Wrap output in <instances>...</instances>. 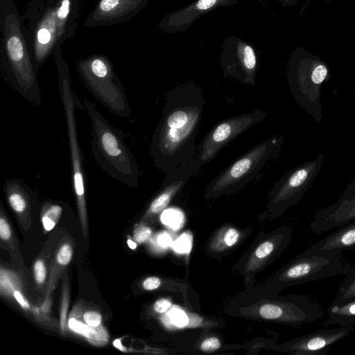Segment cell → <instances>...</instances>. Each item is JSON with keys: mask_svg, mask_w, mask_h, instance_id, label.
Listing matches in <instances>:
<instances>
[{"mask_svg": "<svg viewBox=\"0 0 355 355\" xmlns=\"http://www.w3.org/2000/svg\"><path fill=\"white\" fill-rule=\"evenodd\" d=\"M266 116V112L255 110L253 112L239 114L220 122L201 141L197 148L196 158L191 164L199 171L223 148L241 133L261 122Z\"/></svg>", "mask_w": 355, "mask_h": 355, "instance_id": "obj_9", "label": "cell"}, {"mask_svg": "<svg viewBox=\"0 0 355 355\" xmlns=\"http://www.w3.org/2000/svg\"><path fill=\"white\" fill-rule=\"evenodd\" d=\"M127 243H128V247L132 249V250H135L137 247V244L135 242L132 241V240L130 239H128L127 241Z\"/></svg>", "mask_w": 355, "mask_h": 355, "instance_id": "obj_36", "label": "cell"}, {"mask_svg": "<svg viewBox=\"0 0 355 355\" xmlns=\"http://www.w3.org/2000/svg\"><path fill=\"white\" fill-rule=\"evenodd\" d=\"M179 214L173 210L166 211L162 214V220L166 224L171 225L173 227L179 223Z\"/></svg>", "mask_w": 355, "mask_h": 355, "instance_id": "obj_27", "label": "cell"}, {"mask_svg": "<svg viewBox=\"0 0 355 355\" xmlns=\"http://www.w3.org/2000/svg\"><path fill=\"white\" fill-rule=\"evenodd\" d=\"M220 347V340L215 337L205 339L200 345V349L205 352H212Z\"/></svg>", "mask_w": 355, "mask_h": 355, "instance_id": "obj_26", "label": "cell"}, {"mask_svg": "<svg viewBox=\"0 0 355 355\" xmlns=\"http://www.w3.org/2000/svg\"><path fill=\"white\" fill-rule=\"evenodd\" d=\"M354 325L323 329L297 337L284 345V351L300 355H325L330 347L347 337Z\"/></svg>", "mask_w": 355, "mask_h": 355, "instance_id": "obj_13", "label": "cell"}, {"mask_svg": "<svg viewBox=\"0 0 355 355\" xmlns=\"http://www.w3.org/2000/svg\"><path fill=\"white\" fill-rule=\"evenodd\" d=\"M83 104L92 122L91 149L98 166L114 180L129 187L139 184L140 171L122 136L87 98Z\"/></svg>", "mask_w": 355, "mask_h": 355, "instance_id": "obj_4", "label": "cell"}, {"mask_svg": "<svg viewBox=\"0 0 355 355\" xmlns=\"http://www.w3.org/2000/svg\"><path fill=\"white\" fill-rule=\"evenodd\" d=\"M0 237L1 243L5 245V248L11 255L15 256L16 259L17 256L20 257L17 241L7 219L2 203L0 206Z\"/></svg>", "mask_w": 355, "mask_h": 355, "instance_id": "obj_18", "label": "cell"}, {"mask_svg": "<svg viewBox=\"0 0 355 355\" xmlns=\"http://www.w3.org/2000/svg\"><path fill=\"white\" fill-rule=\"evenodd\" d=\"M64 206L51 200L43 203L41 210L42 223L46 231L51 230L61 218Z\"/></svg>", "mask_w": 355, "mask_h": 355, "instance_id": "obj_19", "label": "cell"}, {"mask_svg": "<svg viewBox=\"0 0 355 355\" xmlns=\"http://www.w3.org/2000/svg\"><path fill=\"white\" fill-rule=\"evenodd\" d=\"M171 318L173 320V322L178 325H183L187 321V318L185 316V315L179 310H175L172 313Z\"/></svg>", "mask_w": 355, "mask_h": 355, "instance_id": "obj_32", "label": "cell"}, {"mask_svg": "<svg viewBox=\"0 0 355 355\" xmlns=\"http://www.w3.org/2000/svg\"><path fill=\"white\" fill-rule=\"evenodd\" d=\"M351 269V266L343 263L338 254L303 252L284 268L278 278L280 284L288 286L347 274Z\"/></svg>", "mask_w": 355, "mask_h": 355, "instance_id": "obj_8", "label": "cell"}, {"mask_svg": "<svg viewBox=\"0 0 355 355\" xmlns=\"http://www.w3.org/2000/svg\"><path fill=\"white\" fill-rule=\"evenodd\" d=\"M84 322L91 327H98L102 321L101 315L95 311H87L83 315Z\"/></svg>", "mask_w": 355, "mask_h": 355, "instance_id": "obj_23", "label": "cell"}, {"mask_svg": "<svg viewBox=\"0 0 355 355\" xmlns=\"http://www.w3.org/2000/svg\"><path fill=\"white\" fill-rule=\"evenodd\" d=\"M161 284L160 279L157 277H149L143 282V287L147 291H153L157 288Z\"/></svg>", "mask_w": 355, "mask_h": 355, "instance_id": "obj_28", "label": "cell"}, {"mask_svg": "<svg viewBox=\"0 0 355 355\" xmlns=\"http://www.w3.org/2000/svg\"><path fill=\"white\" fill-rule=\"evenodd\" d=\"M151 233V230L148 227L139 225L135 228L133 232V237L137 243H142L149 239Z\"/></svg>", "mask_w": 355, "mask_h": 355, "instance_id": "obj_24", "label": "cell"}, {"mask_svg": "<svg viewBox=\"0 0 355 355\" xmlns=\"http://www.w3.org/2000/svg\"><path fill=\"white\" fill-rule=\"evenodd\" d=\"M46 255H41L33 265V274L35 282L40 288H43L46 284L47 264Z\"/></svg>", "mask_w": 355, "mask_h": 355, "instance_id": "obj_21", "label": "cell"}, {"mask_svg": "<svg viewBox=\"0 0 355 355\" xmlns=\"http://www.w3.org/2000/svg\"><path fill=\"white\" fill-rule=\"evenodd\" d=\"M58 71V89L64 112L71 170V184L76 200L83 235L87 236V215L86 206V178L84 157L78 139L75 109H86L72 89L69 68L65 61L62 47L53 55Z\"/></svg>", "mask_w": 355, "mask_h": 355, "instance_id": "obj_5", "label": "cell"}, {"mask_svg": "<svg viewBox=\"0 0 355 355\" xmlns=\"http://www.w3.org/2000/svg\"><path fill=\"white\" fill-rule=\"evenodd\" d=\"M171 303L169 300L166 298H162L157 300L154 305V310L159 313H164L168 310V309L171 306Z\"/></svg>", "mask_w": 355, "mask_h": 355, "instance_id": "obj_30", "label": "cell"}, {"mask_svg": "<svg viewBox=\"0 0 355 355\" xmlns=\"http://www.w3.org/2000/svg\"><path fill=\"white\" fill-rule=\"evenodd\" d=\"M282 144V137L274 136L251 148L209 182L205 196L217 197L243 188L275 158Z\"/></svg>", "mask_w": 355, "mask_h": 355, "instance_id": "obj_7", "label": "cell"}, {"mask_svg": "<svg viewBox=\"0 0 355 355\" xmlns=\"http://www.w3.org/2000/svg\"><path fill=\"white\" fill-rule=\"evenodd\" d=\"M323 162L324 155L320 153L316 158L286 172L276 182L271 191L272 206L280 213L297 203L311 187Z\"/></svg>", "mask_w": 355, "mask_h": 355, "instance_id": "obj_10", "label": "cell"}, {"mask_svg": "<svg viewBox=\"0 0 355 355\" xmlns=\"http://www.w3.org/2000/svg\"><path fill=\"white\" fill-rule=\"evenodd\" d=\"M85 0H28L21 15L36 70L76 33Z\"/></svg>", "mask_w": 355, "mask_h": 355, "instance_id": "obj_2", "label": "cell"}, {"mask_svg": "<svg viewBox=\"0 0 355 355\" xmlns=\"http://www.w3.org/2000/svg\"><path fill=\"white\" fill-rule=\"evenodd\" d=\"M5 198L20 224L28 230L32 223L35 198L33 191L24 181L8 178L4 182Z\"/></svg>", "mask_w": 355, "mask_h": 355, "instance_id": "obj_14", "label": "cell"}, {"mask_svg": "<svg viewBox=\"0 0 355 355\" xmlns=\"http://www.w3.org/2000/svg\"><path fill=\"white\" fill-rule=\"evenodd\" d=\"M0 60L6 80L37 107L42 95L21 15L13 0H0Z\"/></svg>", "mask_w": 355, "mask_h": 355, "instance_id": "obj_3", "label": "cell"}, {"mask_svg": "<svg viewBox=\"0 0 355 355\" xmlns=\"http://www.w3.org/2000/svg\"><path fill=\"white\" fill-rule=\"evenodd\" d=\"M239 234L234 228H230L225 235V242L227 246L234 245L238 241Z\"/></svg>", "mask_w": 355, "mask_h": 355, "instance_id": "obj_29", "label": "cell"}, {"mask_svg": "<svg viewBox=\"0 0 355 355\" xmlns=\"http://www.w3.org/2000/svg\"><path fill=\"white\" fill-rule=\"evenodd\" d=\"M217 0H199L197 3V8L201 10H205L214 6Z\"/></svg>", "mask_w": 355, "mask_h": 355, "instance_id": "obj_33", "label": "cell"}, {"mask_svg": "<svg viewBox=\"0 0 355 355\" xmlns=\"http://www.w3.org/2000/svg\"><path fill=\"white\" fill-rule=\"evenodd\" d=\"M76 68L87 89L109 111L120 117L130 116L125 88L107 56L98 53L77 60Z\"/></svg>", "mask_w": 355, "mask_h": 355, "instance_id": "obj_6", "label": "cell"}, {"mask_svg": "<svg viewBox=\"0 0 355 355\" xmlns=\"http://www.w3.org/2000/svg\"><path fill=\"white\" fill-rule=\"evenodd\" d=\"M205 105L202 90L191 83L166 94L150 146L155 166L165 174L186 168L194 161V139Z\"/></svg>", "mask_w": 355, "mask_h": 355, "instance_id": "obj_1", "label": "cell"}, {"mask_svg": "<svg viewBox=\"0 0 355 355\" xmlns=\"http://www.w3.org/2000/svg\"><path fill=\"white\" fill-rule=\"evenodd\" d=\"M13 296L17 300V302L20 304V306L25 310L30 309V304L26 299L24 297L23 294L19 291V290H15L13 292Z\"/></svg>", "mask_w": 355, "mask_h": 355, "instance_id": "obj_31", "label": "cell"}, {"mask_svg": "<svg viewBox=\"0 0 355 355\" xmlns=\"http://www.w3.org/2000/svg\"><path fill=\"white\" fill-rule=\"evenodd\" d=\"M190 246L189 242L185 238H180L175 245V248L178 251L185 252Z\"/></svg>", "mask_w": 355, "mask_h": 355, "instance_id": "obj_34", "label": "cell"}, {"mask_svg": "<svg viewBox=\"0 0 355 355\" xmlns=\"http://www.w3.org/2000/svg\"><path fill=\"white\" fill-rule=\"evenodd\" d=\"M355 300V268L351 269L340 286L331 304H343Z\"/></svg>", "mask_w": 355, "mask_h": 355, "instance_id": "obj_20", "label": "cell"}, {"mask_svg": "<svg viewBox=\"0 0 355 355\" xmlns=\"http://www.w3.org/2000/svg\"><path fill=\"white\" fill-rule=\"evenodd\" d=\"M355 220V176L338 200L320 209L310 223L311 230L319 234Z\"/></svg>", "mask_w": 355, "mask_h": 355, "instance_id": "obj_11", "label": "cell"}, {"mask_svg": "<svg viewBox=\"0 0 355 355\" xmlns=\"http://www.w3.org/2000/svg\"><path fill=\"white\" fill-rule=\"evenodd\" d=\"M345 250H355V220L338 227L335 232L311 245L304 252L336 255Z\"/></svg>", "mask_w": 355, "mask_h": 355, "instance_id": "obj_15", "label": "cell"}, {"mask_svg": "<svg viewBox=\"0 0 355 355\" xmlns=\"http://www.w3.org/2000/svg\"><path fill=\"white\" fill-rule=\"evenodd\" d=\"M147 1L98 0L84 21L83 26H110L125 23L139 12Z\"/></svg>", "mask_w": 355, "mask_h": 355, "instance_id": "obj_12", "label": "cell"}, {"mask_svg": "<svg viewBox=\"0 0 355 355\" xmlns=\"http://www.w3.org/2000/svg\"><path fill=\"white\" fill-rule=\"evenodd\" d=\"M275 244L270 241H266L260 244L255 250L254 254L257 258L262 259L269 256L275 250Z\"/></svg>", "mask_w": 355, "mask_h": 355, "instance_id": "obj_25", "label": "cell"}, {"mask_svg": "<svg viewBox=\"0 0 355 355\" xmlns=\"http://www.w3.org/2000/svg\"><path fill=\"white\" fill-rule=\"evenodd\" d=\"M159 241L161 245H167L171 241L170 237L166 234H162L159 238Z\"/></svg>", "mask_w": 355, "mask_h": 355, "instance_id": "obj_35", "label": "cell"}, {"mask_svg": "<svg viewBox=\"0 0 355 355\" xmlns=\"http://www.w3.org/2000/svg\"><path fill=\"white\" fill-rule=\"evenodd\" d=\"M72 256L73 248L70 242L65 241L58 245L50 268L46 286L47 295L55 288L62 273L71 261Z\"/></svg>", "mask_w": 355, "mask_h": 355, "instance_id": "obj_16", "label": "cell"}, {"mask_svg": "<svg viewBox=\"0 0 355 355\" xmlns=\"http://www.w3.org/2000/svg\"><path fill=\"white\" fill-rule=\"evenodd\" d=\"M243 60L246 71L254 80V70L257 64V60L253 49L251 46H245L244 48Z\"/></svg>", "mask_w": 355, "mask_h": 355, "instance_id": "obj_22", "label": "cell"}, {"mask_svg": "<svg viewBox=\"0 0 355 355\" xmlns=\"http://www.w3.org/2000/svg\"><path fill=\"white\" fill-rule=\"evenodd\" d=\"M332 324L347 326L355 324V300L343 304H331L327 310L324 327Z\"/></svg>", "mask_w": 355, "mask_h": 355, "instance_id": "obj_17", "label": "cell"}]
</instances>
